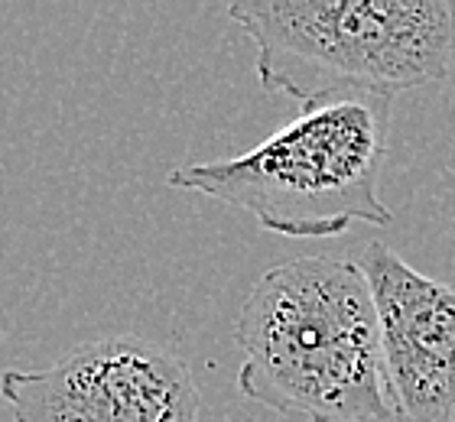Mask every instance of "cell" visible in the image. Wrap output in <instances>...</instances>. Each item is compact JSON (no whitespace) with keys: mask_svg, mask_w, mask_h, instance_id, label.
<instances>
[{"mask_svg":"<svg viewBox=\"0 0 455 422\" xmlns=\"http://www.w3.org/2000/svg\"><path fill=\"white\" fill-rule=\"evenodd\" d=\"M237 390L280 416H390L378 309L355 260L299 257L254 283L235 319Z\"/></svg>","mask_w":455,"mask_h":422,"instance_id":"obj_1","label":"cell"},{"mask_svg":"<svg viewBox=\"0 0 455 422\" xmlns=\"http://www.w3.org/2000/svg\"><path fill=\"white\" fill-rule=\"evenodd\" d=\"M394 94L355 92L299 107L296 121L241 156L172 169L166 186L199 192L286 237H332L390 225L380 172Z\"/></svg>","mask_w":455,"mask_h":422,"instance_id":"obj_2","label":"cell"},{"mask_svg":"<svg viewBox=\"0 0 455 422\" xmlns=\"http://www.w3.org/2000/svg\"><path fill=\"white\" fill-rule=\"evenodd\" d=\"M228 17L254 43L260 88L303 104L443 82L455 56L449 0H235Z\"/></svg>","mask_w":455,"mask_h":422,"instance_id":"obj_3","label":"cell"},{"mask_svg":"<svg viewBox=\"0 0 455 422\" xmlns=\"http://www.w3.org/2000/svg\"><path fill=\"white\" fill-rule=\"evenodd\" d=\"M13 422H199L189 364L137 335L92 338L56 364L0 374Z\"/></svg>","mask_w":455,"mask_h":422,"instance_id":"obj_4","label":"cell"},{"mask_svg":"<svg viewBox=\"0 0 455 422\" xmlns=\"http://www.w3.org/2000/svg\"><path fill=\"white\" fill-rule=\"evenodd\" d=\"M378 309L384 390L394 422L455 416V286L413 270L380 241L358 260Z\"/></svg>","mask_w":455,"mask_h":422,"instance_id":"obj_5","label":"cell"}]
</instances>
